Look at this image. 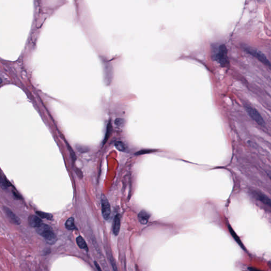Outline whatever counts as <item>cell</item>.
Here are the masks:
<instances>
[{
	"instance_id": "6da1fadb",
	"label": "cell",
	"mask_w": 271,
	"mask_h": 271,
	"mask_svg": "<svg viewBox=\"0 0 271 271\" xmlns=\"http://www.w3.org/2000/svg\"><path fill=\"white\" fill-rule=\"evenodd\" d=\"M36 231L37 233L42 236L48 243L53 244L56 242V235L50 225L42 223L39 227L37 228Z\"/></svg>"
},
{
	"instance_id": "7a4b0ae2",
	"label": "cell",
	"mask_w": 271,
	"mask_h": 271,
	"mask_svg": "<svg viewBox=\"0 0 271 271\" xmlns=\"http://www.w3.org/2000/svg\"><path fill=\"white\" fill-rule=\"evenodd\" d=\"M213 59L222 66H226L229 63L227 49L225 45H220L215 47L213 51Z\"/></svg>"
},
{
	"instance_id": "3957f363",
	"label": "cell",
	"mask_w": 271,
	"mask_h": 271,
	"mask_svg": "<svg viewBox=\"0 0 271 271\" xmlns=\"http://www.w3.org/2000/svg\"><path fill=\"white\" fill-rule=\"evenodd\" d=\"M246 51L251 55V56H254L255 58L257 59L261 63L265 64L266 66L271 67V64L270 61L266 58V56L264 53H262L259 51H256L255 49H251L250 48H246L245 49Z\"/></svg>"
},
{
	"instance_id": "277c9868",
	"label": "cell",
	"mask_w": 271,
	"mask_h": 271,
	"mask_svg": "<svg viewBox=\"0 0 271 271\" xmlns=\"http://www.w3.org/2000/svg\"><path fill=\"white\" fill-rule=\"evenodd\" d=\"M246 111L249 117L256 122L257 124L260 126H264L265 124V121L263 117L256 109L251 106H246Z\"/></svg>"
},
{
	"instance_id": "5b68a950",
	"label": "cell",
	"mask_w": 271,
	"mask_h": 271,
	"mask_svg": "<svg viewBox=\"0 0 271 271\" xmlns=\"http://www.w3.org/2000/svg\"><path fill=\"white\" fill-rule=\"evenodd\" d=\"M102 205V213L105 220H108L111 215V207L109 201L104 195L101 198Z\"/></svg>"
},
{
	"instance_id": "8992f818",
	"label": "cell",
	"mask_w": 271,
	"mask_h": 271,
	"mask_svg": "<svg viewBox=\"0 0 271 271\" xmlns=\"http://www.w3.org/2000/svg\"><path fill=\"white\" fill-rule=\"evenodd\" d=\"M254 194L261 202L271 208V199L270 198L259 192H254Z\"/></svg>"
},
{
	"instance_id": "52a82bcc",
	"label": "cell",
	"mask_w": 271,
	"mask_h": 271,
	"mask_svg": "<svg viewBox=\"0 0 271 271\" xmlns=\"http://www.w3.org/2000/svg\"><path fill=\"white\" fill-rule=\"evenodd\" d=\"M4 211H5L6 215H7L8 218L10 220L12 223H14L15 225H19L20 224L21 221L17 215H15L10 209L7 207H4Z\"/></svg>"
},
{
	"instance_id": "ba28073f",
	"label": "cell",
	"mask_w": 271,
	"mask_h": 271,
	"mask_svg": "<svg viewBox=\"0 0 271 271\" xmlns=\"http://www.w3.org/2000/svg\"><path fill=\"white\" fill-rule=\"evenodd\" d=\"M28 223L32 227L38 228L42 224V220L40 218L36 215H31L29 217Z\"/></svg>"
},
{
	"instance_id": "9c48e42d",
	"label": "cell",
	"mask_w": 271,
	"mask_h": 271,
	"mask_svg": "<svg viewBox=\"0 0 271 271\" xmlns=\"http://www.w3.org/2000/svg\"><path fill=\"white\" fill-rule=\"evenodd\" d=\"M150 213L145 210H142L138 215V218L140 223L142 225H146L150 218Z\"/></svg>"
},
{
	"instance_id": "30bf717a",
	"label": "cell",
	"mask_w": 271,
	"mask_h": 271,
	"mask_svg": "<svg viewBox=\"0 0 271 271\" xmlns=\"http://www.w3.org/2000/svg\"><path fill=\"white\" fill-rule=\"evenodd\" d=\"M120 225H121L120 217L119 214H117L114 217L113 224V233H114V235L117 236L119 234L120 229Z\"/></svg>"
},
{
	"instance_id": "8fae6325",
	"label": "cell",
	"mask_w": 271,
	"mask_h": 271,
	"mask_svg": "<svg viewBox=\"0 0 271 271\" xmlns=\"http://www.w3.org/2000/svg\"><path fill=\"white\" fill-rule=\"evenodd\" d=\"M76 243L77 245L79 246V247L83 249H84L85 251H89V248L87 246L85 241H84L83 238L81 236H79L77 238H76Z\"/></svg>"
},
{
	"instance_id": "7c38bea8",
	"label": "cell",
	"mask_w": 271,
	"mask_h": 271,
	"mask_svg": "<svg viewBox=\"0 0 271 271\" xmlns=\"http://www.w3.org/2000/svg\"><path fill=\"white\" fill-rule=\"evenodd\" d=\"M228 230L229 231L230 233H231V235L233 237V238L235 240L237 243L238 244V245L239 246H241V247L242 248H243L244 249H245L244 247L243 244L241 243L240 239L238 237V236L237 235L236 233L233 230V229L231 227V225H228Z\"/></svg>"
},
{
	"instance_id": "4fadbf2b",
	"label": "cell",
	"mask_w": 271,
	"mask_h": 271,
	"mask_svg": "<svg viewBox=\"0 0 271 271\" xmlns=\"http://www.w3.org/2000/svg\"><path fill=\"white\" fill-rule=\"evenodd\" d=\"M65 227L69 230H74L76 229V227L75 223H74V219L73 218L71 217L69 218L66 221L65 223Z\"/></svg>"
},
{
	"instance_id": "5bb4252c",
	"label": "cell",
	"mask_w": 271,
	"mask_h": 271,
	"mask_svg": "<svg viewBox=\"0 0 271 271\" xmlns=\"http://www.w3.org/2000/svg\"><path fill=\"white\" fill-rule=\"evenodd\" d=\"M36 213L39 217H40L41 218L47 219L48 220H51L52 218H53V215H52L50 214V213L40 212V211H37Z\"/></svg>"
},
{
	"instance_id": "9a60e30c",
	"label": "cell",
	"mask_w": 271,
	"mask_h": 271,
	"mask_svg": "<svg viewBox=\"0 0 271 271\" xmlns=\"http://www.w3.org/2000/svg\"><path fill=\"white\" fill-rule=\"evenodd\" d=\"M115 147L117 148V150L121 151V152H124L126 150V147L124 144L122 142H117L115 143Z\"/></svg>"
},
{
	"instance_id": "2e32d148",
	"label": "cell",
	"mask_w": 271,
	"mask_h": 271,
	"mask_svg": "<svg viewBox=\"0 0 271 271\" xmlns=\"http://www.w3.org/2000/svg\"><path fill=\"white\" fill-rule=\"evenodd\" d=\"M115 123H116V124H117V126H121V125L124 124V120L121 119H117L116 120Z\"/></svg>"
},
{
	"instance_id": "e0dca14e",
	"label": "cell",
	"mask_w": 271,
	"mask_h": 271,
	"mask_svg": "<svg viewBox=\"0 0 271 271\" xmlns=\"http://www.w3.org/2000/svg\"><path fill=\"white\" fill-rule=\"evenodd\" d=\"M111 262L112 266V267H113V269L114 271H118V269H117V265L116 263H114V261H111Z\"/></svg>"
},
{
	"instance_id": "ac0fdd59",
	"label": "cell",
	"mask_w": 271,
	"mask_h": 271,
	"mask_svg": "<svg viewBox=\"0 0 271 271\" xmlns=\"http://www.w3.org/2000/svg\"><path fill=\"white\" fill-rule=\"evenodd\" d=\"M94 264L96 266V269H98V271H102L101 269L100 268V267L99 265V264H98V263H96V262H94Z\"/></svg>"
},
{
	"instance_id": "d6986e66",
	"label": "cell",
	"mask_w": 271,
	"mask_h": 271,
	"mask_svg": "<svg viewBox=\"0 0 271 271\" xmlns=\"http://www.w3.org/2000/svg\"><path fill=\"white\" fill-rule=\"evenodd\" d=\"M249 271H262L259 270H258V269L253 268V267H250V268H249Z\"/></svg>"
},
{
	"instance_id": "ffe728a7",
	"label": "cell",
	"mask_w": 271,
	"mask_h": 271,
	"mask_svg": "<svg viewBox=\"0 0 271 271\" xmlns=\"http://www.w3.org/2000/svg\"><path fill=\"white\" fill-rule=\"evenodd\" d=\"M267 175L269 176V177L271 178V171H267Z\"/></svg>"
},
{
	"instance_id": "44dd1931",
	"label": "cell",
	"mask_w": 271,
	"mask_h": 271,
	"mask_svg": "<svg viewBox=\"0 0 271 271\" xmlns=\"http://www.w3.org/2000/svg\"></svg>"
}]
</instances>
